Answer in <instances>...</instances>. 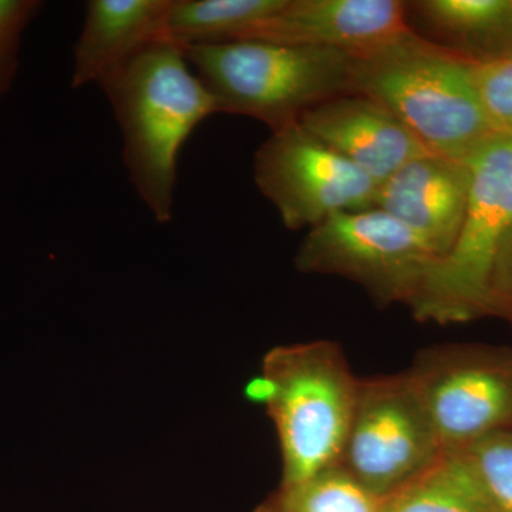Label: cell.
<instances>
[{
    "label": "cell",
    "mask_w": 512,
    "mask_h": 512,
    "mask_svg": "<svg viewBox=\"0 0 512 512\" xmlns=\"http://www.w3.org/2000/svg\"><path fill=\"white\" fill-rule=\"evenodd\" d=\"M123 141L128 181L158 224L173 221L178 157L217 106L171 40L147 47L99 84Z\"/></svg>",
    "instance_id": "obj_1"
},
{
    "label": "cell",
    "mask_w": 512,
    "mask_h": 512,
    "mask_svg": "<svg viewBox=\"0 0 512 512\" xmlns=\"http://www.w3.org/2000/svg\"><path fill=\"white\" fill-rule=\"evenodd\" d=\"M355 60L356 92L380 101L430 153L470 161L495 136L473 60L412 29Z\"/></svg>",
    "instance_id": "obj_2"
},
{
    "label": "cell",
    "mask_w": 512,
    "mask_h": 512,
    "mask_svg": "<svg viewBox=\"0 0 512 512\" xmlns=\"http://www.w3.org/2000/svg\"><path fill=\"white\" fill-rule=\"evenodd\" d=\"M359 377L339 343L313 340L269 350L247 396L275 424L282 484L339 467L355 409Z\"/></svg>",
    "instance_id": "obj_3"
},
{
    "label": "cell",
    "mask_w": 512,
    "mask_h": 512,
    "mask_svg": "<svg viewBox=\"0 0 512 512\" xmlns=\"http://www.w3.org/2000/svg\"><path fill=\"white\" fill-rule=\"evenodd\" d=\"M184 53L218 113L251 117L271 133L323 101L356 93L355 56L340 50L229 40Z\"/></svg>",
    "instance_id": "obj_4"
},
{
    "label": "cell",
    "mask_w": 512,
    "mask_h": 512,
    "mask_svg": "<svg viewBox=\"0 0 512 512\" xmlns=\"http://www.w3.org/2000/svg\"><path fill=\"white\" fill-rule=\"evenodd\" d=\"M470 165L473 184L466 218L413 313L419 320L446 325L493 316L491 278L512 232V140L491 137Z\"/></svg>",
    "instance_id": "obj_5"
},
{
    "label": "cell",
    "mask_w": 512,
    "mask_h": 512,
    "mask_svg": "<svg viewBox=\"0 0 512 512\" xmlns=\"http://www.w3.org/2000/svg\"><path fill=\"white\" fill-rule=\"evenodd\" d=\"M440 258L406 225L379 208L340 212L309 229L295 255L305 274L335 275L373 301L416 312Z\"/></svg>",
    "instance_id": "obj_6"
},
{
    "label": "cell",
    "mask_w": 512,
    "mask_h": 512,
    "mask_svg": "<svg viewBox=\"0 0 512 512\" xmlns=\"http://www.w3.org/2000/svg\"><path fill=\"white\" fill-rule=\"evenodd\" d=\"M446 453L407 372L359 379L339 468L387 498Z\"/></svg>",
    "instance_id": "obj_7"
},
{
    "label": "cell",
    "mask_w": 512,
    "mask_h": 512,
    "mask_svg": "<svg viewBox=\"0 0 512 512\" xmlns=\"http://www.w3.org/2000/svg\"><path fill=\"white\" fill-rule=\"evenodd\" d=\"M444 451L512 426V350L481 345L423 349L406 370Z\"/></svg>",
    "instance_id": "obj_8"
},
{
    "label": "cell",
    "mask_w": 512,
    "mask_h": 512,
    "mask_svg": "<svg viewBox=\"0 0 512 512\" xmlns=\"http://www.w3.org/2000/svg\"><path fill=\"white\" fill-rule=\"evenodd\" d=\"M254 180L292 231L340 212L375 207L377 185L301 123L271 133L256 150Z\"/></svg>",
    "instance_id": "obj_9"
},
{
    "label": "cell",
    "mask_w": 512,
    "mask_h": 512,
    "mask_svg": "<svg viewBox=\"0 0 512 512\" xmlns=\"http://www.w3.org/2000/svg\"><path fill=\"white\" fill-rule=\"evenodd\" d=\"M400 0H286L238 40L323 47L357 56L409 30Z\"/></svg>",
    "instance_id": "obj_10"
},
{
    "label": "cell",
    "mask_w": 512,
    "mask_h": 512,
    "mask_svg": "<svg viewBox=\"0 0 512 512\" xmlns=\"http://www.w3.org/2000/svg\"><path fill=\"white\" fill-rule=\"evenodd\" d=\"M471 184L470 161L424 154L379 184L375 207L406 225L441 259L466 218Z\"/></svg>",
    "instance_id": "obj_11"
},
{
    "label": "cell",
    "mask_w": 512,
    "mask_h": 512,
    "mask_svg": "<svg viewBox=\"0 0 512 512\" xmlns=\"http://www.w3.org/2000/svg\"><path fill=\"white\" fill-rule=\"evenodd\" d=\"M301 126L377 185L430 151L380 101L348 93L306 111Z\"/></svg>",
    "instance_id": "obj_12"
},
{
    "label": "cell",
    "mask_w": 512,
    "mask_h": 512,
    "mask_svg": "<svg viewBox=\"0 0 512 512\" xmlns=\"http://www.w3.org/2000/svg\"><path fill=\"white\" fill-rule=\"evenodd\" d=\"M171 3L173 0H89L73 49V89L99 86L147 47L170 40Z\"/></svg>",
    "instance_id": "obj_13"
},
{
    "label": "cell",
    "mask_w": 512,
    "mask_h": 512,
    "mask_svg": "<svg viewBox=\"0 0 512 512\" xmlns=\"http://www.w3.org/2000/svg\"><path fill=\"white\" fill-rule=\"evenodd\" d=\"M407 25L476 63L512 55L511 0L407 2Z\"/></svg>",
    "instance_id": "obj_14"
},
{
    "label": "cell",
    "mask_w": 512,
    "mask_h": 512,
    "mask_svg": "<svg viewBox=\"0 0 512 512\" xmlns=\"http://www.w3.org/2000/svg\"><path fill=\"white\" fill-rule=\"evenodd\" d=\"M286 0H173L167 36L178 46L215 45L238 40Z\"/></svg>",
    "instance_id": "obj_15"
},
{
    "label": "cell",
    "mask_w": 512,
    "mask_h": 512,
    "mask_svg": "<svg viewBox=\"0 0 512 512\" xmlns=\"http://www.w3.org/2000/svg\"><path fill=\"white\" fill-rule=\"evenodd\" d=\"M382 512H491L483 491L457 451L386 498Z\"/></svg>",
    "instance_id": "obj_16"
},
{
    "label": "cell",
    "mask_w": 512,
    "mask_h": 512,
    "mask_svg": "<svg viewBox=\"0 0 512 512\" xmlns=\"http://www.w3.org/2000/svg\"><path fill=\"white\" fill-rule=\"evenodd\" d=\"M386 498L357 484L342 468L295 484H282L256 512H382Z\"/></svg>",
    "instance_id": "obj_17"
},
{
    "label": "cell",
    "mask_w": 512,
    "mask_h": 512,
    "mask_svg": "<svg viewBox=\"0 0 512 512\" xmlns=\"http://www.w3.org/2000/svg\"><path fill=\"white\" fill-rule=\"evenodd\" d=\"M476 478L491 512H512V426L457 450Z\"/></svg>",
    "instance_id": "obj_18"
},
{
    "label": "cell",
    "mask_w": 512,
    "mask_h": 512,
    "mask_svg": "<svg viewBox=\"0 0 512 512\" xmlns=\"http://www.w3.org/2000/svg\"><path fill=\"white\" fill-rule=\"evenodd\" d=\"M477 86L495 136L512 140V55L477 64Z\"/></svg>",
    "instance_id": "obj_19"
},
{
    "label": "cell",
    "mask_w": 512,
    "mask_h": 512,
    "mask_svg": "<svg viewBox=\"0 0 512 512\" xmlns=\"http://www.w3.org/2000/svg\"><path fill=\"white\" fill-rule=\"evenodd\" d=\"M42 8L39 0H0V99L18 74L23 35Z\"/></svg>",
    "instance_id": "obj_20"
},
{
    "label": "cell",
    "mask_w": 512,
    "mask_h": 512,
    "mask_svg": "<svg viewBox=\"0 0 512 512\" xmlns=\"http://www.w3.org/2000/svg\"><path fill=\"white\" fill-rule=\"evenodd\" d=\"M491 313L512 323V232L495 262L491 278Z\"/></svg>",
    "instance_id": "obj_21"
},
{
    "label": "cell",
    "mask_w": 512,
    "mask_h": 512,
    "mask_svg": "<svg viewBox=\"0 0 512 512\" xmlns=\"http://www.w3.org/2000/svg\"><path fill=\"white\" fill-rule=\"evenodd\" d=\"M511 10H512V0H511Z\"/></svg>",
    "instance_id": "obj_22"
}]
</instances>
